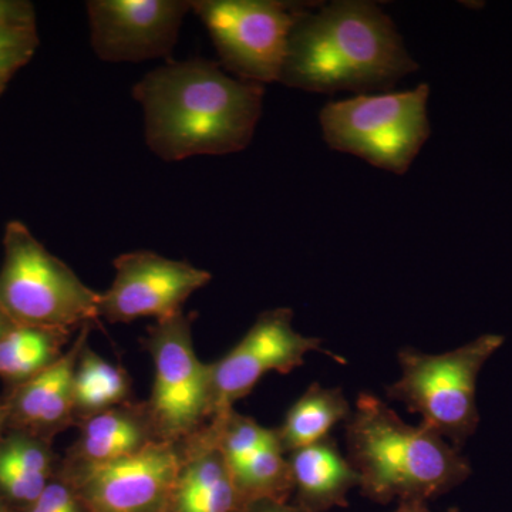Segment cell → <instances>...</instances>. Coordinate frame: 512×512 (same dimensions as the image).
<instances>
[{
  "instance_id": "6",
  "label": "cell",
  "mask_w": 512,
  "mask_h": 512,
  "mask_svg": "<svg viewBox=\"0 0 512 512\" xmlns=\"http://www.w3.org/2000/svg\"><path fill=\"white\" fill-rule=\"evenodd\" d=\"M429 96V84L423 83L407 92L330 101L319 114L323 138L333 150L393 174H406L430 137Z\"/></svg>"
},
{
  "instance_id": "13",
  "label": "cell",
  "mask_w": 512,
  "mask_h": 512,
  "mask_svg": "<svg viewBox=\"0 0 512 512\" xmlns=\"http://www.w3.org/2000/svg\"><path fill=\"white\" fill-rule=\"evenodd\" d=\"M93 326H83L73 345L42 373L9 387L3 397L6 429L29 431L52 440L60 431L76 426L73 379L77 359L89 340Z\"/></svg>"
},
{
  "instance_id": "14",
  "label": "cell",
  "mask_w": 512,
  "mask_h": 512,
  "mask_svg": "<svg viewBox=\"0 0 512 512\" xmlns=\"http://www.w3.org/2000/svg\"><path fill=\"white\" fill-rule=\"evenodd\" d=\"M178 444L181 464L170 501L175 512H235L247 505L208 424Z\"/></svg>"
},
{
  "instance_id": "25",
  "label": "cell",
  "mask_w": 512,
  "mask_h": 512,
  "mask_svg": "<svg viewBox=\"0 0 512 512\" xmlns=\"http://www.w3.org/2000/svg\"><path fill=\"white\" fill-rule=\"evenodd\" d=\"M36 28V10L26 0H0V30Z\"/></svg>"
},
{
  "instance_id": "32",
  "label": "cell",
  "mask_w": 512,
  "mask_h": 512,
  "mask_svg": "<svg viewBox=\"0 0 512 512\" xmlns=\"http://www.w3.org/2000/svg\"><path fill=\"white\" fill-rule=\"evenodd\" d=\"M448 512H460V511H458L457 508H451V510Z\"/></svg>"
},
{
  "instance_id": "10",
  "label": "cell",
  "mask_w": 512,
  "mask_h": 512,
  "mask_svg": "<svg viewBox=\"0 0 512 512\" xmlns=\"http://www.w3.org/2000/svg\"><path fill=\"white\" fill-rule=\"evenodd\" d=\"M322 352V339L293 328V311L275 308L262 312L237 345L210 363L212 417L234 409L268 373L281 375L298 369L309 353Z\"/></svg>"
},
{
  "instance_id": "30",
  "label": "cell",
  "mask_w": 512,
  "mask_h": 512,
  "mask_svg": "<svg viewBox=\"0 0 512 512\" xmlns=\"http://www.w3.org/2000/svg\"><path fill=\"white\" fill-rule=\"evenodd\" d=\"M6 87H8V84L0 83V96L5 93Z\"/></svg>"
},
{
  "instance_id": "24",
  "label": "cell",
  "mask_w": 512,
  "mask_h": 512,
  "mask_svg": "<svg viewBox=\"0 0 512 512\" xmlns=\"http://www.w3.org/2000/svg\"><path fill=\"white\" fill-rule=\"evenodd\" d=\"M82 508L86 507L79 494L59 470L37 500L23 507V512H82Z\"/></svg>"
},
{
  "instance_id": "4",
  "label": "cell",
  "mask_w": 512,
  "mask_h": 512,
  "mask_svg": "<svg viewBox=\"0 0 512 512\" xmlns=\"http://www.w3.org/2000/svg\"><path fill=\"white\" fill-rule=\"evenodd\" d=\"M0 309L15 325L77 330L100 319V292L89 288L22 221L3 232Z\"/></svg>"
},
{
  "instance_id": "18",
  "label": "cell",
  "mask_w": 512,
  "mask_h": 512,
  "mask_svg": "<svg viewBox=\"0 0 512 512\" xmlns=\"http://www.w3.org/2000/svg\"><path fill=\"white\" fill-rule=\"evenodd\" d=\"M353 407L340 387L313 383L292 404L281 426L276 427L285 454L328 439L339 423H346Z\"/></svg>"
},
{
  "instance_id": "12",
  "label": "cell",
  "mask_w": 512,
  "mask_h": 512,
  "mask_svg": "<svg viewBox=\"0 0 512 512\" xmlns=\"http://www.w3.org/2000/svg\"><path fill=\"white\" fill-rule=\"evenodd\" d=\"M90 46L106 63L170 59L191 0H90Z\"/></svg>"
},
{
  "instance_id": "8",
  "label": "cell",
  "mask_w": 512,
  "mask_h": 512,
  "mask_svg": "<svg viewBox=\"0 0 512 512\" xmlns=\"http://www.w3.org/2000/svg\"><path fill=\"white\" fill-rule=\"evenodd\" d=\"M143 346L154 366L146 406L158 439L167 443L190 439L212 419L211 367L195 352L191 319L183 311L156 320Z\"/></svg>"
},
{
  "instance_id": "2",
  "label": "cell",
  "mask_w": 512,
  "mask_h": 512,
  "mask_svg": "<svg viewBox=\"0 0 512 512\" xmlns=\"http://www.w3.org/2000/svg\"><path fill=\"white\" fill-rule=\"evenodd\" d=\"M419 69L393 20L375 3L311 6L289 37L281 80L313 93L387 92Z\"/></svg>"
},
{
  "instance_id": "21",
  "label": "cell",
  "mask_w": 512,
  "mask_h": 512,
  "mask_svg": "<svg viewBox=\"0 0 512 512\" xmlns=\"http://www.w3.org/2000/svg\"><path fill=\"white\" fill-rule=\"evenodd\" d=\"M229 468L245 504L261 500L284 501L285 495L293 490L288 456L279 440L259 448L237 466Z\"/></svg>"
},
{
  "instance_id": "16",
  "label": "cell",
  "mask_w": 512,
  "mask_h": 512,
  "mask_svg": "<svg viewBox=\"0 0 512 512\" xmlns=\"http://www.w3.org/2000/svg\"><path fill=\"white\" fill-rule=\"evenodd\" d=\"M286 456L298 505L305 511L322 512L346 505L349 491L360 485L359 473L332 437Z\"/></svg>"
},
{
  "instance_id": "3",
  "label": "cell",
  "mask_w": 512,
  "mask_h": 512,
  "mask_svg": "<svg viewBox=\"0 0 512 512\" xmlns=\"http://www.w3.org/2000/svg\"><path fill=\"white\" fill-rule=\"evenodd\" d=\"M345 424L360 490L376 503L426 501L470 477V463L458 448L424 424H407L373 394H360Z\"/></svg>"
},
{
  "instance_id": "23",
  "label": "cell",
  "mask_w": 512,
  "mask_h": 512,
  "mask_svg": "<svg viewBox=\"0 0 512 512\" xmlns=\"http://www.w3.org/2000/svg\"><path fill=\"white\" fill-rule=\"evenodd\" d=\"M39 43L37 28L0 30V83L9 84L33 59Z\"/></svg>"
},
{
  "instance_id": "1",
  "label": "cell",
  "mask_w": 512,
  "mask_h": 512,
  "mask_svg": "<svg viewBox=\"0 0 512 512\" xmlns=\"http://www.w3.org/2000/svg\"><path fill=\"white\" fill-rule=\"evenodd\" d=\"M265 87L232 77L221 64L194 57L168 62L133 86L151 153L168 163L227 156L251 144Z\"/></svg>"
},
{
  "instance_id": "5",
  "label": "cell",
  "mask_w": 512,
  "mask_h": 512,
  "mask_svg": "<svg viewBox=\"0 0 512 512\" xmlns=\"http://www.w3.org/2000/svg\"><path fill=\"white\" fill-rule=\"evenodd\" d=\"M504 340L483 335L439 355L404 348L397 355L402 375L387 387V396L419 414L421 424L460 450L480 423L478 376Z\"/></svg>"
},
{
  "instance_id": "17",
  "label": "cell",
  "mask_w": 512,
  "mask_h": 512,
  "mask_svg": "<svg viewBox=\"0 0 512 512\" xmlns=\"http://www.w3.org/2000/svg\"><path fill=\"white\" fill-rule=\"evenodd\" d=\"M60 464L52 440L6 429L0 434V501L32 504L59 473Z\"/></svg>"
},
{
  "instance_id": "7",
  "label": "cell",
  "mask_w": 512,
  "mask_h": 512,
  "mask_svg": "<svg viewBox=\"0 0 512 512\" xmlns=\"http://www.w3.org/2000/svg\"><path fill=\"white\" fill-rule=\"evenodd\" d=\"M308 3L282 0H191L210 33L221 67L239 80L279 82L289 37Z\"/></svg>"
},
{
  "instance_id": "26",
  "label": "cell",
  "mask_w": 512,
  "mask_h": 512,
  "mask_svg": "<svg viewBox=\"0 0 512 512\" xmlns=\"http://www.w3.org/2000/svg\"><path fill=\"white\" fill-rule=\"evenodd\" d=\"M245 512H308L299 505H286L284 501L261 500L245 505Z\"/></svg>"
},
{
  "instance_id": "20",
  "label": "cell",
  "mask_w": 512,
  "mask_h": 512,
  "mask_svg": "<svg viewBox=\"0 0 512 512\" xmlns=\"http://www.w3.org/2000/svg\"><path fill=\"white\" fill-rule=\"evenodd\" d=\"M130 376L123 367L97 355L89 343L77 359L73 379V403L76 426L94 414L131 402Z\"/></svg>"
},
{
  "instance_id": "9",
  "label": "cell",
  "mask_w": 512,
  "mask_h": 512,
  "mask_svg": "<svg viewBox=\"0 0 512 512\" xmlns=\"http://www.w3.org/2000/svg\"><path fill=\"white\" fill-rule=\"evenodd\" d=\"M180 464V444L157 441L106 463L64 460L60 470L87 511L160 512L171 501Z\"/></svg>"
},
{
  "instance_id": "15",
  "label": "cell",
  "mask_w": 512,
  "mask_h": 512,
  "mask_svg": "<svg viewBox=\"0 0 512 512\" xmlns=\"http://www.w3.org/2000/svg\"><path fill=\"white\" fill-rule=\"evenodd\" d=\"M80 436L66 460L106 463L134 456L160 441L146 403L128 402L89 417L79 424Z\"/></svg>"
},
{
  "instance_id": "11",
  "label": "cell",
  "mask_w": 512,
  "mask_h": 512,
  "mask_svg": "<svg viewBox=\"0 0 512 512\" xmlns=\"http://www.w3.org/2000/svg\"><path fill=\"white\" fill-rule=\"evenodd\" d=\"M113 265V282L100 293V318L110 323L171 318L212 279L205 269L146 249L121 254Z\"/></svg>"
},
{
  "instance_id": "31",
  "label": "cell",
  "mask_w": 512,
  "mask_h": 512,
  "mask_svg": "<svg viewBox=\"0 0 512 512\" xmlns=\"http://www.w3.org/2000/svg\"><path fill=\"white\" fill-rule=\"evenodd\" d=\"M0 512H9L8 507L0 501Z\"/></svg>"
},
{
  "instance_id": "19",
  "label": "cell",
  "mask_w": 512,
  "mask_h": 512,
  "mask_svg": "<svg viewBox=\"0 0 512 512\" xmlns=\"http://www.w3.org/2000/svg\"><path fill=\"white\" fill-rule=\"evenodd\" d=\"M73 330L15 325L0 338V379L9 387L32 379L66 353Z\"/></svg>"
},
{
  "instance_id": "29",
  "label": "cell",
  "mask_w": 512,
  "mask_h": 512,
  "mask_svg": "<svg viewBox=\"0 0 512 512\" xmlns=\"http://www.w3.org/2000/svg\"><path fill=\"white\" fill-rule=\"evenodd\" d=\"M6 430V413L3 409L2 403H0V434Z\"/></svg>"
},
{
  "instance_id": "27",
  "label": "cell",
  "mask_w": 512,
  "mask_h": 512,
  "mask_svg": "<svg viewBox=\"0 0 512 512\" xmlns=\"http://www.w3.org/2000/svg\"><path fill=\"white\" fill-rule=\"evenodd\" d=\"M393 512H430V510L427 507L426 501L413 500L402 501L399 508Z\"/></svg>"
},
{
  "instance_id": "22",
  "label": "cell",
  "mask_w": 512,
  "mask_h": 512,
  "mask_svg": "<svg viewBox=\"0 0 512 512\" xmlns=\"http://www.w3.org/2000/svg\"><path fill=\"white\" fill-rule=\"evenodd\" d=\"M208 427L229 467L237 466L259 448L279 440L276 429L261 426L251 417L235 412V409L212 417Z\"/></svg>"
},
{
  "instance_id": "28",
  "label": "cell",
  "mask_w": 512,
  "mask_h": 512,
  "mask_svg": "<svg viewBox=\"0 0 512 512\" xmlns=\"http://www.w3.org/2000/svg\"><path fill=\"white\" fill-rule=\"evenodd\" d=\"M12 326H15V323H13L12 320L6 316V313L0 309V338H2V336L5 335Z\"/></svg>"
}]
</instances>
